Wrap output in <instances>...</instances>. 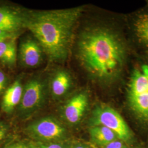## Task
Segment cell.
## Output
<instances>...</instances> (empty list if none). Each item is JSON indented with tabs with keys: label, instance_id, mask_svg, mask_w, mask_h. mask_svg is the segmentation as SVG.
<instances>
[{
	"label": "cell",
	"instance_id": "1",
	"mask_svg": "<svg viewBox=\"0 0 148 148\" xmlns=\"http://www.w3.org/2000/svg\"><path fill=\"white\" fill-rule=\"evenodd\" d=\"M77 56L87 73L95 80L109 84L121 74L126 59V47L121 37L112 29L90 27L80 35Z\"/></svg>",
	"mask_w": 148,
	"mask_h": 148
},
{
	"label": "cell",
	"instance_id": "2",
	"mask_svg": "<svg viewBox=\"0 0 148 148\" xmlns=\"http://www.w3.org/2000/svg\"><path fill=\"white\" fill-rule=\"evenodd\" d=\"M81 7L24 14V28L31 32L48 59L60 62L68 57Z\"/></svg>",
	"mask_w": 148,
	"mask_h": 148
},
{
	"label": "cell",
	"instance_id": "3",
	"mask_svg": "<svg viewBox=\"0 0 148 148\" xmlns=\"http://www.w3.org/2000/svg\"><path fill=\"white\" fill-rule=\"evenodd\" d=\"M127 102L136 118L148 124V64L133 70L127 84Z\"/></svg>",
	"mask_w": 148,
	"mask_h": 148
},
{
	"label": "cell",
	"instance_id": "4",
	"mask_svg": "<svg viewBox=\"0 0 148 148\" xmlns=\"http://www.w3.org/2000/svg\"><path fill=\"white\" fill-rule=\"evenodd\" d=\"M92 126H103L110 129L119 139L125 143L131 142L133 133L120 114L109 106H97L91 117Z\"/></svg>",
	"mask_w": 148,
	"mask_h": 148
},
{
	"label": "cell",
	"instance_id": "5",
	"mask_svg": "<svg viewBox=\"0 0 148 148\" xmlns=\"http://www.w3.org/2000/svg\"><path fill=\"white\" fill-rule=\"evenodd\" d=\"M46 85L41 79H34L28 81L23 88L20 110L29 114L40 107L45 99Z\"/></svg>",
	"mask_w": 148,
	"mask_h": 148
},
{
	"label": "cell",
	"instance_id": "6",
	"mask_svg": "<svg viewBox=\"0 0 148 148\" xmlns=\"http://www.w3.org/2000/svg\"><path fill=\"white\" fill-rule=\"evenodd\" d=\"M29 130L35 137L45 140L60 139L66 133L63 125L51 117H44L33 122Z\"/></svg>",
	"mask_w": 148,
	"mask_h": 148
},
{
	"label": "cell",
	"instance_id": "7",
	"mask_svg": "<svg viewBox=\"0 0 148 148\" xmlns=\"http://www.w3.org/2000/svg\"><path fill=\"white\" fill-rule=\"evenodd\" d=\"M88 104V97L85 92L73 96L64 106V117L71 124H76L81 120Z\"/></svg>",
	"mask_w": 148,
	"mask_h": 148
},
{
	"label": "cell",
	"instance_id": "8",
	"mask_svg": "<svg viewBox=\"0 0 148 148\" xmlns=\"http://www.w3.org/2000/svg\"><path fill=\"white\" fill-rule=\"evenodd\" d=\"M42 49L35 40L27 38L21 42L19 56L22 64L29 68L40 65L42 60Z\"/></svg>",
	"mask_w": 148,
	"mask_h": 148
},
{
	"label": "cell",
	"instance_id": "9",
	"mask_svg": "<svg viewBox=\"0 0 148 148\" xmlns=\"http://www.w3.org/2000/svg\"><path fill=\"white\" fill-rule=\"evenodd\" d=\"M24 28V16L16 11L0 7V30L14 35Z\"/></svg>",
	"mask_w": 148,
	"mask_h": 148
},
{
	"label": "cell",
	"instance_id": "10",
	"mask_svg": "<svg viewBox=\"0 0 148 148\" xmlns=\"http://www.w3.org/2000/svg\"><path fill=\"white\" fill-rule=\"evenodd\" d=\"M73 80L70 74L65 70H60L56 72L50 82V90L55 98L65 95L72 86Z\"/></svg>",
	"mask_w": 148,
	"mask_h": 148
},
{
	"label": "cell",
	"instance_id": "11",
	"mask_svg": "<svg viewBox=\"0 0 148 148\" xmlns=\"http://www.w3.org/2000/svg\"><path fill=\"white\" fill-rule=\"evenodd\" d=\"M23 87L20 80H16L6 90L3 96L2 109L5 112H11L20 104Z\"/></svg>",
	"mask_w": 148,
	"mask_h": 148
},
{
	"label": "cell",
	"instance_id": "12",
	"mask_svg": "<svg viewBox=\"0 0 148 148\" xmlns=\"http://www.w3.org/2000/svg\"><path fill=\"white\" fill-rule=\"evenodd\" d=\"M90 134L92 139L96 144L104 147L118 139L111 130L103 126H92L90 128Z\"/></svg>",
	"mask_w": 148,
	"mask_h": 148
},
{
	"label": "cell",
	"instance_id": "13",
	"mask_svg": "<svg viewBox=\"0 0 148 148\" xmlns=\"http://www.w3.org/2000/svg\"><path fill=\"white\" fill-rule=\"evenodd\" d=\"M16 50L13 40H7L0 42V60L7 65L16 63Z\"/></svg>",
	"mask_w": 148,
	"mask_h": 148
},
{
	"label": "cell",
	"instance_id": "14",
	"mask_svg": "<svg viewBox=\"0 0 148 148\" xmlns=\"http://www.w3.org/2000/svg\"><path fill=\"white\" fill-rule=\"evenodd\" d=\"M134 29L139 41L148 47V13L138 17L134 23Z\"/></svg>",
	"mask_w": 148,
	"mask_h": 148
},
{
	"label": "cell",
	"instance_id": "15",
	"mask_svg": "<svg viewBox=\"0 0 148 148\" xmlns=\"http://www.w3.org/2000/svg\"><path fill=\"white\" fill-rule=\"evenodd\" d=\"M104 148H127L125 143L117 139L104 146Z\"/></svg>",
	"mask_w": 148,
	"mask_h": 148
},
{
	"label": "cell",
	"instance_id": "16",
	"mask_svg": "<svg viewBox=\"0 0 148 148\" xmlns=\"http://www.w3.org/2000/svg\"><path fill=\"white\" fill-rule=\"evenodd\" d=\"M7 83V78L5 73L0 70V94L5 90Z\"/></svg>",
	"mask_w": 148,
	"mask_h": 148
},
{
	"label": "cell",
	"instance_id": "17",
	"mask_svg": "<svg viewBox=\"0 0 148 148\" xmlns=\"http://www.w3.org/2000/svg\"><path fill=\"white\" fill-rule=\"evenodd\" d=\"M14 36V35L8 33L0 30V42L7 40H10Z\"/></svg>",
	"mask_w": 148,
	"mask_h": 148
},
{
	"label": "cell",
	"instance_id": "18",
	"mask_svg": "<svg viewBox=\"0 0 148 148\" xmlns=\"http://www.w3.org/2000/svg\"><path fill=\"white\" fill-rule=\"evenodd\" d=\"M7 133V129L3 125H0V143L5 138Z\"/></svg>",
	"mask_w": 148,
	"mask_h": 148
},
{
	"label": "cell",
	"instance_id": "19",
	"mask_svg": "<svg viewBox=\"0 0 148 148\" xmlns=\"http://www.w3.org/2000/svg\"><path fill=\"white\" fill-rule=\"evenodd\" d=\"M40 148H65L63 146L58 144H50L46 145H41Z\"/></svg>",
	"mask_w": 148,
	"mask_h": 148
},
{
	"label": "cell",
	"instance_id": "20",
	"mask_svg": "<svg viewBox=\"0 0 148 148\" xmlns=\"http://www.w3.org/2000/svg\"><path fill=\"white\" fill-rule=\"evenodd\" d=\"M73 148H90L87 146H86L85 145H82V144H78V145H76Z\"/></svg>",
	"mask_w": 148,
	"mask_h": 148
},
{
	"label": "cell",
	"instance_id": "21",
	"mask_svg": "<svg viewBox=\"0 0 148 148\" xmlns=\"http://www.w3.org/2000/svg\"><path fill=\"white\" fill-rule=\"evenodd\" d=\"M11 148H27V147L23 145H16L13 147H12Z\"/></svg>",
	"mask_w": 148,
	"mask_h": 148
}]
</instances>
